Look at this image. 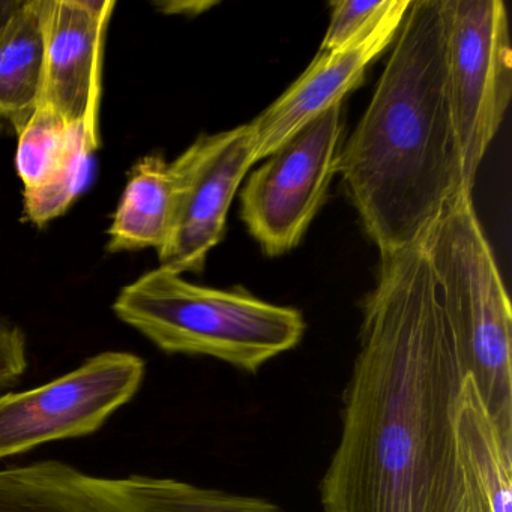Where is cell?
Returning a JSON list of instances; mask_svg holds the SVG:
<instances>
[{"label": "cell", "instance_id": "cell-4", "mask_svg": "<svg viewBox=\"0 0 512 512\" xmlns=\"http://www.w3.org/2000/svg\"><path fill=\"white\" fill-rule=\"evenodd\" d=\"M116 317L169 355L209 356L247 373L295 349L305 319L247 290L190 283L158 266L122 287Z\"/></svg>", "mask_w": 512, "mask_h": 512}, {"label": "cell", "instance_id": "cell-2", "mask_svg": "<svg viewBox=\"0 0 512 512\" xmlns=\"http://www.w3.org/2000/svg\"><path fill=\"white\" fill-rule=\"evenodd\" d=\"M337 173L380 257L422 242L446 203L472 191L449 109L440 0H410Z\"/></svg>", "mask_w": 512, "mask_h": 512}, {"label": "cell", "instance_id": "cell-9", "mask_svg": "<svg viewBox=\"0 0 512 512\" xmlns=\"http://www.w3.org/2000/svg\"><path fill=\"white\" fill-rule=\"evenodd\" d=\"M182 188L169 238L158 251L160 268L200 274L212 248L226 235L227 215L253 169L248 124L202 134L178 157Z\"/></svg>", "mask_w": 512, "mask_h": 512}, {"label": "cell", "instance_id": "cell-11", "mask_svg": "<svg viewBox=\"0 0 512 512\" xmlns=\"http://www.w3.org/2000/svg\"><path fill=\"white\" fill-rule=\"evenodd\" d=\"M409 5L410 0H391L355 40L331 52L319 50L299 79L248 124L254 166L361 86L368 65L394 43Z\"/></svg>", "mask_w": 512, "mask_h": 512}, {"label": "cell", "instance_id": "cell-19", "mask_svg": "<svg viewBox=\"0 0 512 512\" xmlns=\"http://www.w3.org/2000/svg\"><path fill=\"white\" fill-rule=\"evenodd\" d=\"M22 0H0V25L16 11Z\"/></svg>", "mask_w": 512, "mask_h": 512}, {"label": "cell", "instance_id": "cell-7", "mask_svg": "<svg viewBox=\"0 0 512 512\" xmlns=\"http://www.w3.org/2000/svg\"><path fill=\"white\" fill-rule=\"evenodd\" d=\"M343 128V103L335 104L248 176L239 196L241 218L266 256H283L301 244L337 175Z\"/></svg>", "mask_w": 512, "mask_h": 512}, {"label": "cell", "instance_id": "cell-17", "mask_svg": "<svg viewBox=\"0 0 512 512\" xmlns=\"http://www.w3.org/2000/svg\"><path fill=\"white\" fill-rule=\"evenodd\" d=\"M28 367L25 332L0 317V391L19 383Z\"/></svg>", "mask_w": 512, "mask_h": 512}, {"label": "cell", "instance_id": "cell-14", "mask_svg": "<svg viewBox=\"0 0 512 512\" xmlns=\"http://www.w3.org/2000/svg\"><path fill=\"white\" fill-rule=\"evenodd\" d=\"M458 460L478 512H512V451L466 376L455 410Z\"/></svg>", "mask_w": 512, "mask_h": 512}, {"label": "cell", "instance_id": "cell-16", "mask_svg": "<svg viewBox=\"0 0 512 512\" xmlns=\"http://www.w3.org/2000/svg\"><path fill=\"white\" fill-rule=\"evenodd\" d=\"M391 0H335L331 4V20L320 50L331 52L355 40L373 25Z\"/></svg>", "mask_w": 512, "mask_h": 512}, {"label": "cell", "instance_id": "cell-6", "mask_svg": "<svg viewBox=\"0 0 512 512\" xmlns=\"http://www.w3.org/2000/svg\"><path fill=\"white\" fill-rule=\"evenodd\" d=\"M145 359L103 352L52 382L0 394V460L100 430L142 388Z\"/></svg>", "mask_w": 512, "mask_h": 512}, {"label": "cell", "instance_id": "cell-10", "mask_svg": "<svg viewBox=\"0 0 512 512\" xmlns=\"http://www.w3.org/2000/svg\"><path fill=\"white\" fill-rule=\"evenodd\" d=\"M115 7L113 0H41L40 103L85 128L95 140H100L104 44Z\"/></svg>", "mask_w": 512, "mask_h": 512}, {"label": "cell", "instance_id": "cell-3", "mask_svg": "<svg viewBox=\"0 0 512 512\" xmlns=\"http://www.w3.org/2000/svg\"><path fill=\"white\" fill-rule=\"evenodd\" d=\"M464 374L512 451V311L472 191L455 194L422 239Z\"/></svg>", "mask_w": 512, "mask_h": 512}, {"label": "cell", "instance_id": "cell-1", "mask_svg": "<svg viewBox=\"0 0 512 512\" xmlns=\"http://www.w3.org/2000/svg\"><path fill=\"white\" fill-rule=\"evenodd\" d=\"M464 379L424 244L380 257L323 512H478L455 439Z\"/></svg>", "mask_w": 512, "mask_h": 512}, {"label": "cell", "instance_id": "cell-15", "mask_svg": "<svg viewBox=\"0 0 512 512\" xmlns=\"http://www.w3.org/2000/svg\"><path fill=\"white\" fill-rule=\"evenodd\" d=\"M43 70L41 0H22L0 25V127L22 134L40 104Z\"/></svg>", "mask_w": 512, "mask_h": 512}, {"label": "cell", "instance_id": "cell-5", "mask_svg": "<svg viewBox=\"0 0 512 512\" xmlns=\"http://www.w3.org/2000/svg\"><path fill=\"white\" fill-rule=\"evenodd\" d=\"M445 22L446 89L463 163L476 173L496 137L512 94L508 11L500 0H440Z\"/></svg>", "mask_w": 512, "mask_h": 512}, {"label": "cell", "instance_id": "cell-12", "mask_svg": "<svg viewBox=\"0 0 512 512\" xmlns=\"http://www.w3.org/2000/svg\"><path fill=\"white\" fill-rule=\"evenodd\" d=\"M100 145L85 128L38 104L19 136L16 155L28 221L44 227L71 208L91 181Z\"/></svg>", "mask_w": 512, "mask_h": 512}, {"label": "cell", "instance_id": "cell-13", "mask_svg": "<svg viewBox=\"0 0 512 512\" xmlns=\"http://www.w3.org/2000/svg\"><path fill=\"white\" fill-rule=\"evenodd\" d=\"M182 188L178 158L167 163L161 155L140 158L128 176L127 187L109 229V253L160 250L169 238Z\"/></svg>", "mask_w": 512, "mask_h": 512}, {"label": "cell", "instance_id": "cell-8", "mask_svg": "<svg viewBox=\"0 0 512 512\" xmlns=\"http://www.w3.org/2000/svg\"><path fill=\"white\" fill-rule=\"evenodd\" d=\"M241 511V494L179 479L92 475L58 460L0 469V512Z\"/></svg>", "mask_w": 512, "mask_h": 512}, {"label": "cell", "instance_id": "cell-18", "mask_svg": "<svg viewBox=\"0 0 512 512\" xmlns=\"http://www.w3.org/2000/svg\"><path fill=\"white\" fill-rule=\"evenodd\" d=\"M214 2H167V4L160 5L166 14H188V16H196L202 14L203 11L209 10L214 7Z\"/></svg>", "mask_w": 512, "mask_h": 512}]
</instances>
